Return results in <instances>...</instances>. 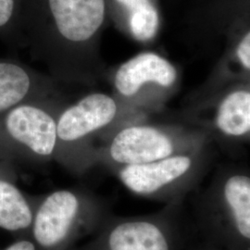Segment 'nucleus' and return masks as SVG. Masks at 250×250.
<instances>
[{
  "instance_id": "nucleus-1",
  "label": "nucleus",
  "mask_w": 250,
  "mask_h": 250,
  "mask_svg": "<svg viewBox=\"0 0 250 250\" xmlns=\"http://www.w3.org/2000/svg\"><path fill=\"white\" fill-rule=\"evenodd\" d=\"M106 13V0H21V47H29L57 78L83 82Z\"/></svg>"
},
{
  "instance_id": "nucleus-2",
  "label": "nucleus",
  "mask_w": 250,
  "mask_h": 250,
  "mask_svg": "<svg viewBox=\"0 0 250 250\" xmlns=\"http://www.w3.org/2000/svg\"><path fill=\"white\" fill-rule=\"evenodd\" d=\"M193 198L194 232L203 243L224 250H250V175L225 168Z\"/></svg>"
},
{
  "instance_id": "nucleus-3",
  "label": "nucleus",
  "mask_w": 250,
  "mask_h": 250,
  "mask_svg": "<svg viewBox=\"0 0 250 250\" xmlns=\"http://www.w3.org/2000/svg\"><path fill=\"white\" fill-rule=\"evenodd\" d=\"M111 213L105 197L84 188L36 197L30 237L38 250H73Z\"/></svg>"
},
{
  "instance_id": "nucleus-4",
  "label": "nucleus",
  "mask_w": 250,
  "mask_h": 250,
  "mask_svg": "<svg viewBox=\"0 0 250 250\" xmlns=\"http://www.w3.org/2000/svg\"><path fill=\"white\" fill-rule=\"evenodd\" d=\"M194 232L185 202L154 213L107 216L86 243L73 250H186Z\"/></svg>"
},
{
  "instance_id": "nucleus-5",
  "label": "nucleus",
  "mask_w": 250,
  "mask_h": 250,
  "mask_svg": "<svg viewBox=\"0 0 250 250\" xmlns=\"http://www.w3.org/2000/svg\"><path fill=\"white\" fill-rule=\"evenodd\" d=\"M202 147L145 164L114 166L117 177L138 197L165 205L184 203L205 173L208 156Z\"/></svg>"
},
{
  "instance_id": "nucleus-6",
  "label": "nucleus",
  "mask_w": 250,
  "mask_h": 250,
  "mask_svg": "<svg viewBox=\"0 0 250 250\" xmlns=\"http://www.w3.org/2000/svg\"><path fill=\"white\" fill-rule=\"evenodd\" d=\"M57 102L32 100L10 108L0 118V160L45 163L54 160L58 144Z\"/></svg>"
},
{
  "instance_id": "nucleus-7",
  "label": "nucleus",
  "mask_w": 250,
  "mask_h": 250,
  "mask_svg": "<svg viewBox=\"0 0 250 250\" xmlns=\"http://www.w3.org/2000/svg\"><path fill=\"white\" fill-rule=\"evenodd\" d=\"M115 100L103 93H92L59 113L58 144L54 160L75 173H83L96 161L91 138L116 116Z\"/></svg>"
},
{
  "instance_id": "nucleus-8",
  "label": "nucleus",
  "mask_w": 250,
  "mask_h": 250,
  "mask_svg": "<svg viewBox=\"0 0 250 250\" xmlns=\"http://www.w3.org/2000/svg\"><path fill=\"white\" fill-rule=\"evenodd\" d=\"M201 135L170 131L150 125H133L119 131L107 147L97 153V161L112 167L145 164L203 146Z\"/></svg>"
},
{
  "instance_id": "nucleus-9",
  "label": "nucleus",
  "mask_w": 250,
  "mask_h": 250,
  "mask_svg": "<svg viewBox=\"0 0 250 250\" xmlns=\"http://www.w3.org/2000/svg\"><path fill=\"white\" fill-rule=\"evenodd\" d=\"M53 80L24 63L0 58V118L21 103L51 99Z\"/></svg>"
},
{
  "instance_id": "nucleus-10",
  "label": "nucleus",
  "mask_w": 250,
  "mask_h": 250,
  "mask_svg": "<svg viewBox=\"0 0 250 250\" xmlns=\"http://www.w3.org/2000/svg\"><path fill=\"white\" fill-rule=\"evenodd\" d=\"M177 79V71L171 63L160 55L145 52L122 64L115 74L117 91L125 97H133L145 83H154L170 87Z\"/></svg>"
},
{
  "instance_id": "nucleus-11",
  "label": "nucleus",
  "mask_w": 250,
  "mask_h": 250,
  "mask_svg": "<svg viewBox=\"0 0 250 250\" xmlns=\"http://www.w3.org/2000/svg\"><path fill=\"white\" fill-rule=\"evenodd\" d=\"M36 198L19 188L12 165L0 160V228L16 238L30 236Z\"/></svg>"
},
{
  "instance_id": "nucleus-12",
  "label": "nucleus",
  "mask_w": 250,
  "mask_h": 250,
  "mask_svg": "<svg viewBox=\"0 0 250 250\" xmlns=\"http://www.w3.org/2000/svg\"><path fill=\"white\" fill-rule=\"evenodd\" d=\"M216 129L224 137L234 140L249 139L250 132V93L235 90L220 103L214 119Z\"/></svg>"
},
{
  "instance_id": "nucleus-13",
  "label": "nucleus",
  "mask_w": 250,
  "mask_h": 250,
  "mask_svg": "<svg viewBox=\"0 0 250 250\" xmlns=\"http://www.w3.org/2000/svg\"><path fill=\"white\" fill-rule=\"evenodd\" d=\"M129 11V26L141 41L151 39L159 27V13L151 0H115Z\"/></svg>"
},
{
  "instance_id": "nucleus-14",
  "label": "nucleus",
  "mask_w": 250,
  "mask_h": 250,
  "mask_svg": "<svg viewBox=\"0 0 250 250\" xmlns=\"http://www.w3.org/2000/svg\"><path fill=\"white\" fill-rule=\"evenodd\" d=\"M21 0H0V40L21 47L20 15Z\"/></svg>"
},
{
  "instance_id": "nucleus-15",
  "label": "nucleus",
  "mask_w": 250,
  "mask_h": 250,
  "mask_svg": "<svg viewBox=\"0 0 250 250\" xmlns=\"http://www.w3.org/2000/svg\"><path fill=\"white\" fill-rule=\"evenodd\" d=\"M236 56L243 68L248 72L250 70V33L248 29L236 47Z\"/></svg>"
},
{
  "instance_id": "nucleus-16",
  "label": "nucleus",
  "mask_w": 250,
  "mask_h": 250,
  "mask_svg": "<svg viewBox=\"0 0 250 250\" xmlns=\"http://www.w3.org/2000/svg\"><path fill=\"white\" fill-rule=\"evenodd\" d=\"M4 250H38L30 236L19 237Z\"/></svg>"
}]
</instances>
